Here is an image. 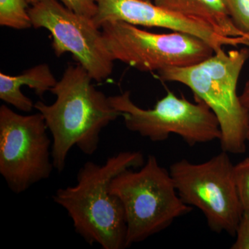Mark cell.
Instances as JSON below:
<instances>
[{
  "mask_svg": "<svg viewBox=\"0 0 249 249\" xmlns=\"http://www.w3.org/2000/svg\"><path fill=\"white\" fill-rule=\"evenodd\" d=\"M145 163L139 151L119 152L103 164L87 161L74 186L60 188L53 200L66 211L74 231L89 245L103 249L126 248V222L120 199L109 191L111 180L127 169Z\"/></svg>",
  "mask_w": 249,
  "mask_h": 249,
  "instance_id": "1",
  "label": "cell"
},
{
  "mask_svg": "<svg viewBox=\"0 0 249 249\" xmlns=\"http://www.w3.org/2000/svg\"><path fill=\"white\" fill-rule=\"evenodd\" d=\"M93 78L79 64L70 65L51 89L55 102L37 101L40 112L52 137V160L59 173L65 170L70 150L77 147L87 155L98 150L103 128L121 116L109 97L91 83Z\"/></svg>",
  "mask_w": 249,
  "mask_h": 249,
  "instance_id": "2",
  "label": "cell"
},
{
  "mask_svg": "<svg viewBox=\"0 0 249 249\" xmlns=\"http://www.w3.org/2000/svg\"><path fill=\"white\" fill-rule=\"evenodd\" d=\"M249 58L247 47L229 52L222 49L199 63L157 71L160 80L186 85L195 98L208 105L219 121L221 147L228 153H244L248 141L247 119L237 94V84Z\"/></svg>",
  "mask_w": 249,
  "mask_h": 249,
  "instance_id": "3",
  "label": "cell"
},
{
  "mask_svg": "<svg viewBox=\"0 0 249 249\" xmlns=\"http://www.w3.org/2000/svg\"><path fill=\"white\" fill-rule=\"evenodd\" d=\"M109 191L124 206L126 247L165 230L193 210L181 200L170 172L154 155H149L139 170L131 168L116 175Z\"/></svg>",
  "mask_w": 249,
  "mask_h": 249,
  "instance_id": "4",
  "label": "cell"
},
{
  "mask_svg": "<svg viewBox=\"0 0 249 249\" xmlns=\"http://www.w3.org/2000/svg\"><path fill=\"white\" fill-rule=\"evenodd\" d=\"M169 172L181 200L200 210L212 231L235 237L242 211L228 152L200 163L183 159L170 165Z\"/></svg>",
  "mask_w": 249,
  "mask_h": 249,
  "instance_id": "5",
  "label": "cell"
},
{
  "mask_svg": "<svg viewBox=\"0 0 249 249\" xmlns=\"http://www.w3.org/2000/svg\"><path fill=\"white\" fill-rule=\"evenodd\" d=\"M109 99L129 131L152 142H165L175 134L193 147L220 141L222 137L217 117L206 103L197 98L192 103L168 91L152 109H147L133 102L129 91L109 96Z\"/></svg>",
  "mask_w": 249,
  "mask_h": 249,
  "instance_id": "6",
  "label": "cell"
},
{
  "mask_svg": "<svg viewBox=\"0 0 249 249\" xmlns=\"http://www.w3.org/2000/svg\"><path fill=\"white\" fill-rule=\"evenodd\" d=\"M101 29L113 60L140 71L190 66L214 52L205 41L186 33L155 34L121 21H108Z\"/></svg>",
  "mask_w": 249,
  "mask_h": 249,
  "instance_id": "7",
  "label": "cell"
},
{
  "mask_svg": "<svg viewBox=\"0 0 249 249\" xmlns=\"http://www.w3.org/2000/svg\"><path fill=\"white\" fill-rule=\"evenodd\" d=\"M43 116L0 107V175L15 194L50 178L55 170L52 140Z\"/></svg>",
  "mask_w": 249,
  "mask_h": 249,
  "instance_id": "8",
  "label": "cell"
},
{
  "mask_svg": "<svg viewBox=\"0 0 249 249\" xmlns=\"http://www.w3.org/2000/svg\"><path fill=\"white\" fill-rule=\"evenodd\" d=\"M29 13L33 27L44 28L52 34L57 57L71 53L97 82L112 73L114 60L92 19L73 12L58 0H41L31 5Z\"/></svg>",
  "mask_w": 249,
  "mask_h": 249,
  "instance_id": "9",
  "label": "cell"
},
{
  "mask_svg": "<svg viewBox=\"0 0 249 249\" xmlns=\"http://www.w3.org/2000/svg\"><path fill=\"white\" fill-rule=\"evenodd\" d=\"M98 10L92 20L99 29L108 21H121L135 26L159 27L186 33L209 44L214 52L224 47H249V38L220 35L204 23L175 14L142 0H96Z\"/></svg>",
  "mask_w": 249,
  "mask_h": 249,
  "instance_id": "10",
  "label": "cell"
},
{
  "mask_svg": "<svg viewBox=\"0 0 249 249\" xmlns=\"http://www.w3.org/2000/svg\"><path fill=\"white\" fill-rule=\"evenodd\" d=\"M153 3L175 14L204 23L220 35L249 38L236 27L224 0H153Z\"/></svg>",
  "mask_w": 249,
  "mask_h": 249,
  "instance_id": "11",
  "label": "cell"
},
{
  "mask_svg": "<svg viewBox=\"0 0 249 249\" xmlns=\"http://www.w3.org/2000/svg\"><path fill=\"white\" fill-rule=\"evenodd\" d=\"M58 83L50 67L43 63L28 69L18 76H11L0 72V98L23 112H30L35 103L21 91L22 86L34 89L42 98L47 91Z\"/></svg>",
  "mask_w": 249,
  "mask_h": 249,
  "instance_id": "12",
  "label": "cell"
},
{
  "mask_svg": "<svg viewBox=\"0 0 249 249\" xmlns=\"http://www.w3.org/2000/svg\"><path fill=\"white\" fill-rule=\"evenodd\" d=\"M27 0H0V25L16 30L33 27Z\"/></svg>",
  "mask_w": 249,
  "mask_h": 249,
  "instance_id": "13",
  "label": "cell"
},
{
  "mask_svg": "<svg viewBox=\"0 0 249 249\" xmlns=\"http://www.w3.org/2000/svg\"><path fill=\"white\" fill-rule=\"evenodd\" d=\"M234 178L242 217L249 219V157L234 165Z\"/></svg>",
  "mask_w": 249,
  "mask_h": 249,
  "instance_id": "14",
  "label": "cell"
},
{
  "mask_svg": "<svg viewBox=\"0 0 249 249\" xmlns=\"http://www.w3.org/2000/svg\"><path fill=\"white\" fill-rule=\"evenodd\" d=\"M236 27L249 36V0H224Z\"/></svg>",
  "mask_w": 249,
  "mask_h": 249,
  "instance_id": "15",
  "label": "cell"
},
{
  "mask_svg": "<svg viewBox=\"0 0 249 249\" xmlns=\"http://www.w3.org/2000/svg\"><path fill=\"white\" fill-rule=\"evenodd\" d=\"M64 6L73 12L93 19L97 13L96 0H59Z\"/></svg>",
  "mask_w": 249,
  "mask_h": 249,
  "instance_id": "16",
  "label": "cell"
},
{
  "mask_svg": "<svg viewBox=\"0 0 249 249\" xmlns=\"http://www.w3.org/2000/svg\"><path fill=\"white\" fill-rule=\"evenodd\" d=\"M231 249H249V219L242 217L236 232Z\"/></svg>",
  "mask_w": 249,
  "mask_h": 249,
  "instance_id": "17",
  "label": "cell"
},
{
  "mask_svg": "<svg viewBox=\"0 0 249 249\" xmlns=\"http://www.w3.org/2000/svg\"><path fill=\"white\" fill-rule=\"evenodd\" d=\"M240 99L247 119V140L249 142V79L246 83L243 91L240 95Z\"/></svg>",
  "mask_w": 249,
  "mask_h": 249,
  "instance_id": "18",
  "label": "cell"
},
{
  "mask_svg": "<svg viewBox=\"0 0 249 249\" xmlns=\"http://www.w3.org/2000/svg\"><path fill=\"white\" fill-rule=\"evenodd\" d=\"M41 0H27L28 2H29V4L34 5L35 4H37V2L40 1Z\"/></svg>",
  "mask_w": 249,
  "mask_h": 249,
  "instance_id": "19",
  "label": "cell"
},
{
  "mask_svg": "<svg viewBox=\"0 0 249 249\" xmlns=\"http://www.w3.org/2000/svg\"><path fill=\"white\" fill-rule=\"evenodd\" d=\"M142 1H151V0H142Z\"/></svg>",
  "mask_w": 249,
  "mask_h": 249,
  "instance_id": "20",
  "label": "cell"
}]
</instances>
